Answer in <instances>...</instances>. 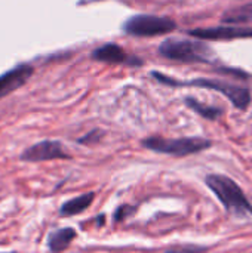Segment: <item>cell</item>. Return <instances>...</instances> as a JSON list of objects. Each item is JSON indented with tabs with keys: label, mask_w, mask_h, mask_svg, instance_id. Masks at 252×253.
I'll use <instances>...</instances> for the list:
<instances>
[{
	"label": "cell",
	"mask_w": 252,
	"mask_h": 253,
	"mask_svg": "<svg viewBox=\"0 0 252 253\" xmlns=\"http://www.w3.org/2000/svg\"><path fill=\"white\" fill-rule=\"evenodd\" d=\"M208 188L218 197L226 211L236 216L252 215L251 202L247 199L242 188L229 176L224 175H208L205 179Z\"/></svg>",
	"instance_id": "1"
},
{
	"label": "cell",
	"mask_w": 252,
	"mask_h": 253,
	"mask_svg": "<svg viewBox=\"0 0 252 253\" xmlns=\"http://www.w3.org/2000/svg\"><path fill=\"white\" fill-rule=\"evenodd\" d=\"M151 76L159 80L163 84L168 86H195V87H202V89H211V90H217L220 93H223L224 96H227L230 99V102L239 108V110H247L251 104V93L247 87L242 86H236L233 83L229 82H223V80H208V79H196V80H189V82H181V80H174L171 77H166L157 71H151Z\"/></svg>",
	"instance_id": "2"
},
{
	"label": "cell",
	"mask_w": 252,
	"mask_h": 253,
	"mask_svg": "<svg viewBox=\"0 0 252 253\" xmlns=\"http://www.w3.org/2000/svg\"><path fill=\"white\" fill-rule=\"evenodd\" d=\"M159 53L171 61L186 62V64H208L214 59V50L201 40H180L168 39L160 43Z\"/></svg>",
	"instance_id": "3"
},
{
	"label": "cell",
	"mask_w": 252,
	"mask_h": 253,
	"mask_svg": "<svg viewBox=\"0 0 252 253\" xmlns=\"http://www.w3.org/2000/svg\"><path fill=\"white\" fill-rule=\"evenodd\" d=\"M143 147L147 150H151L154 153H160V154H169V156H175V157H184V156H190V154H196L201 153L203 150L211 148L212 142L209 139L205 138H178V139H166V138H160V136H151L144 139Z\"/></svg>",
	"instance_id": "4"
},
{
	"label": "cell",
	"mask_w": 252,
	"mask_h": 253,
	"mask_svg": "<svg viewBox=\"0 0 252 253\" xmlns=\"http://www.w3.org/2000/svg\"><path fill=\"white\" fill-rule=\"evenodd\" d=\"M177 22L168 16L157 15H134L123 24V31L135 37H153L174 31Z\"/></svg>",
	"instance_id": "5"
},
{
	"label": "cell",
	"mask_w": 252,
	"mask_h": 253,
	"mask_svg": "<svg viewBox=\"0 0 252 253\" xmlns=\"http://www.w3.org/2000/svg\"><path fill=\"white\" fill-rule=\"evenodd\" d=\"M22 162H46V160H68L70 156L64 151L62 144L58 141H42L27 148L21 157Z\"/></svg>",
	"instance_id": "6"
},
{
	"label": "cell",
	"mask_w": 252,
	"mask_h": 253,
	"mask_svg": "<svg viewBox=\"0 0 252 253\" xmlns=\"http://www.w3.org/2000/svg\"><path fill=\"white\" fill-rule=\"evenodd\" d=\"M190 36L201 40H233L252 37V28L250 27H212V28H195L187 31Z\"/></svg>",
	"instance_id": "7"
},
{
	"label": "cell",
	"mask_w": 252,
	"mask_h": 253,
	"mask_svg": "<svg viewBox=\"0 0 252 253\" xmlns=\"http://www.w3.org/2000/svg\"><path fill=\"white\" fill-rule=\"evenodd\" d=\"M33 67L28 64H21L0 76V99L13 90L19 89L33 74Z\"/></svg>",
	"instance_id": "8"
},
{
	"label": "cell",
	"mask_w": 252,
	"mask_h": 253,
	"mask_svg": "<svg viewBox=\"0 0 252 253\" xmlns=\"http://www.w3.org/2000/svg\"><path fill=\"white\" fill-rule=\"evenodd\" d=\"M92 58L100 61V62H105V64H134V65H141V61L137 58H131L128 56V53L125 52L123 47H120L119 44L114 43H107L98 49H95L92 52Z\"/></svg>",
	"instance_id": "9"
},
{
	"label": "cell",
	"mask_w": 252,
	"mask_h": 253,
	"mask_svg": "<svg viewBox=\"0 0 252 253\" xmlns=\"http://www.w3.org/2000/svg\"><path fill=\"white\" fill-rule=\"evenodd\" d=\"M94 197L95 194L94 193H86V194H82L79 197H74L68 202H65L62 206H61V211L59 213L62 216H73V215H79L82 213L83 211H86L91 203L94 202Z\"/></svg>",
	"instance_id": "10"
},
{
	"label": "cell",
	"mask_w": 252,
	"mask_h": 253,
	"mask_svg": "<svg viewBox=\"0 0 252 253\" xmlns=\"http://www.w3.org/2000/svg\"><path fill=\"white\" fill-rule=\"evenodd\" d=\"M74 237H76V231L73 228H61L58 231H53L49 236L48 246L52 252H61L70 246Z\"/></svg>",
	"instance_id": "11"
},
{
	"label": "cell",
	"mask_w": 252,
	"mask_h": 253,
	"mask_svg": "<svg viewBox=\"0 0 252 253\" xmlns=\"http://www.w3.org/2000/svg\"><path fill=\"white\" fill-rule=\"evenodd\" d=\"M221 21L224 24H248L252 22V3H247L223 13Z\"/></svg>",
	"instance_id": "12"
},
{
	"label": "cell",
	"mask_w": 252,
	"mask_h": 253,
	"mask_svg": "<svg viewBox=\"0 0 252 253\" xmlns=\"http://www.w3.org/2000/svg\"><path fill=\"white\" fill-rule=\"evenodd\" d=\"M186 105L189 108H192L193 111H196L199 116L208 119V120H217L223 116V110L221 108H217V107H208V105H203L202 102L196 101V98H190L187 96L184 99Z\"/></svg>",
	"instance_id": "13"
},
{
	"label": "cell",
	"mask_w": 252,
	"mask_h": 253,
	"mask_svg": "<svg viewBox=\"0 0 252 253\" xmlns=\"http://www.w3.org/2000/svg\"><path fill=\"white\" fill-rule=\"evenodd\" d=\"M101 133L102 132H100V130H92L88 135H85L83 138H80L79 142L80 144H95V142H98L101 139V136H102Z\"/></svg>",
	"instance_id": "14"
},
{
	"label": "cell",
	"mask_w": 252,
	"mask_h": 253,
	"mask_svg": "<svg viewBox=\"0 0 252 253\" xmlns=\"http://www.w3.org/2000/svg\"><path fill=\"white\" fill-rule=\"evenodd\" d=\"M132 212H134L132 208H129V206H120L116 211V213H114V221H123L126 218V215H129Z\"/></svg>",
	"instance_id": "15"
}]
</instances>
